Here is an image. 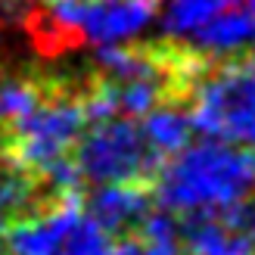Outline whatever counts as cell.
Instances as JSON below:
<instances>
[{
  "instance_id": "obj_1",
  "label": "cell",
  "mask_w": 255,
  "mask_h": 255,
  "mask_svg": "<svg viewBox=\"0 0 255 255\" xmlns=\"http://www.w3.org/2000/svg\"><path fill=\"white\" fill-rule=\"evenodd\" d=\"M255 184L252 149H234L221 140L184 146L165 159L152 181V199L168 212L221 209L249 193Z\"/></svg>"
},
{
  "instance_id": "obj_2",
  "label": "cell",
  "mask_w": 255,
  "mask_h": 255,
  "mask_svg": "<svg viewBox=\"0 0 255 255\" xmlns=\"http://www.w3.org/2000/svg\"><path fill=\"white\" fill-rule=\"evenodd\" d=\"M193 131L209 140L255 149V59H218L190 103Z\"/></svg>"
},
{
  "instance_id": "obj_3",
  "label": "cell",
  "mask_w": 255,
  "mask_h": 255,
  "mask_svg": "<svg viewBox=\"0 0 255 255\" xmlns=\"http://www.w3.org/2000/svg\"><path fill=\"white\" fill-rule=\"evenodd\" d=\"M75 165L94 184H146L152 187L165 156L156 152L131 119L94 122L75 140Z\"/></svg>"
},
{
  "instance_id": "obj_4",
  "label": "cell",
  "mask_w": 255,
  "mask_h": 255,
  "mask_svg": "<svg viewBox=\"0 0 255 255\" xmlns=\"http://www.w3.org/2000/svg\"><path fill=\"white\" fill-rule=\"evenodd\" d=\"M84 193L62 199L59 206L25 215V218L6 221L0 227V243L6 255H56L59 243L81 218Z\"/></svg>"
},
{
  "instance_id": "obj_5",
  "label": "cell",
  "mask_w": 255,
  "mask_h": 255,
  "mask_svg": "<svg viewBox=\"0 0 255 255\" xmlns=\"http://www.w3.org/2000/svg\"><path fill=\"white\" fill-rule=\"evenodd\" d=\"M152 202V187L146 184H100L87 196V212L109 240H122L137 237Z\"/></svg>"
},
{
  "instance_id": "obj_6",
  "label": "cell",
  "mask_w": 255,
  "mask_h": 255,
  "mask_svg": "<svg viewBox=\"0 0 255 255\" xmlns=\"http://www.w3.org/2000/svg\"><path fill=\"white\" fill-rule=\"evenodd\" d=\"M190 47L202 53L209 62H218L227 53H243L255 44V12L252 6H227L218 9L206 22H199L190 31Z\"/></svg>"
},
{
  "instance_id": "obj_7",
  "label": "cell",
  "mask_w": 255,
  "mask_h": 255,
  "mask_svg": "<svg viewBox=\"0 0 255 255\" xmlns=\"http://www.w3.org/2000/svg\"><path fill=\"white\" fill-rule=\"evenodd\" d=\"M22 28H25V34H28L31 47L44 59H56V56L66 53V50H75V47L84 44V34L78 28H72V25H66L62 19H56L53 9L44 6V3L34 6L28 16H25Z\"/></svg>"
},
{
  "instance_id": "obj_8",
  "label": "cell",
  "mask_w": 255,
  "mask_h": 255,
  "mask_svg": "<svg viewBox=\"0 0 255 255\" xmlns=\"http://www.w3.org/2000/svg\"><path fill=\"white\" fill-rule=\"evenodd\" d=\"M140 119H143L140 131H143L146 143L162 156H174L177 149H184L190 143L193 122H190V112H184L181 106H156Z\"/></svg>"
},
{
  "instance_id": "obj_9",
  "label": "cell",
  "mask_w": 255,
  "mask_h": 255,
  "mask_svg": "<svg viewBox=\"0 0 255 255\" xmlns=\"http://www.w3.org/2000/svg\"><path fill=\"white\" fill-rule=\"evenodd\" d=\"M243 0H171L168 9L162 16V28L168 37H184L196 28L199 22H206L209 16H215L218 9L237 6Z\"/></svg>"
},
{
  "instance_id": "obj_10",
  "label": "cell",
  "mask_w": 255,
  "mask_h": 255,
  "mask_svg": "<svg viewBox=\"0 0 255 255\" xmlns=\"http://www.w3.org/2000/svg\"><path fill=\"white\" fill-rule=\"evenodd\" d=\"M56 255H112V240L100 231L94 218H78L59 243Z\"/></svg>"
},
{
  "instance_id": "obj_11",
  "label": "cell",
  "mask_w": 255,
  "mask_h": 255,
  "mask_svg": "<svg viewBox=\"0 0 255 255\" xmlns=\"http://www.w3.org/2000/svg\"><path fill=\"white\" fill-rule=\"evenodd\" d=\"M218 212V218L227 224V227H234V231L240 234H246L252 243H255V196H240L234 202H227V206L221 209H215Z\"/></svg>"
},
{
  "instance_id": "obj_12",
  "label": "cell",
  "mask_w": 255,
  "mask_h": 255,
  "mask_svg": "<svg viewBox=\"0 0 255 255\" xmlns=\"http://www.w3.org/2000/svg\"><path fill=\"white\" fill-rule=\"evenodd\" d=\"M252 12H255V0H252Z\"/></svg>"
}]
</instances>
